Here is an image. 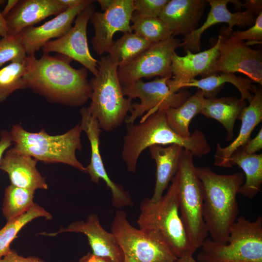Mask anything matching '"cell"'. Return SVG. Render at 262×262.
<instances>
[{"label":"cell","instance_id":"1","mask_svg":"<svg viewBox=\"0 0 262 262\" xmlns=\"http://www.w3.org/2000/svg\"><path fill=\"white\" fill-rule=\"evenodd\" d=\"M72 60L56 53H43L41 58L27 56L23 76L27 88L51 103L81 106L90 98L92 88L87 80L88 70L73 67Z\"/></svg>","mask_w":262,"mask_h":262},{"label":"cell","instance_id":"2","mask_svg":"<svg viewBox=\"0 0 262 262\" xmlns=\"http://www.w3.org/2000/svg\"><path fill=\"white\" fill-rule=\"evenodd\" d=\"M203 191V217L211 239L227 243L230 229L239 213L237 195L245 181L241 172L221 175L209 167H196Z\"/></svg>","mask_w":262,"mask_h":262},{"label":"cell","instance_id":"3","mask_svg":"<svg viewBox=\"0 0 262 262\" xmlns=\"http://www.w3.org/2000/svg\"><path fill=\"white\" fill-rule=\"evenodd\" d=\"M172 144L179 145L199 157L207 155L211 150L202 132L196 130L188 137L180 136L168 125L164 110L159 109L147 116L143 117L138 124H127L122 158L128 170L134 173L139 156L146 148L155 145Z\"/></svg>","mask_w":262,"mask_h":262},{"label":"cell","instance_id":"4","mask_svg":"<svg viewBox=\"0 0 262 262\" xmlns=\"http://www.w3.org/2000/svg\"><path fill=\"white\" fill-rule=\"evenodd\" d=\"M118 65L107 55L98 61V73L90 81V114L106 131L120 126L132 109V99L125 97L119 81Z\"/></svg>","mask_w":262,"mask_h":262},{"label":"cell","instance_id":"5","mask_svg":"<svg viewBox=\"0 0 262 262\" xmlns=\"http://www.w3.org/2000/svg\"><path fill=\"white\" fill-rule=\"evenodd\" d=\"M13 148L37 161L46 164L63 163L86 172V168L78 160L77 150H81L80 124L62 134L51 135L45 129L36 132L25 130L19 124L14 125L9 131Z\"/></svg>","mask_w":262,"mask_h":262},{"label":"cell","instance_id":"6","mask_svg":"<svg viewBox=\"0 0 262 262\" xmlns=\"http://www.w3.org/2000/svg\"><path fill=\"white\" fill-rule=\"evenodd\" d=\"M200 247L197 262H262V217L252 221L238 216L226 244L207 238Z\"/></svg>","mask_w":262,"mask_h":262},{"label":"cell","instance_id":"7","mask_svg":"<svg viewBox=\"0 0 262 262\" xmlns=\"http://www.w3.org/2000/svg\"><path fill=\"white\" fill-rule=\"evenodd\" d=\"M140 211L137 220L139 228L159 231L177 258L184 254L195 253L179 214L175 176L167 193L156 202L145 198L140 204Z\"/></svg>","mask_w":262,"mask_h":262},{"label":"cell","instance_id":"8","mask_svg":"<svg viewBox=\"0 0 262 262\" xmlns=\"http://www.w3.org/2000/svg\"><path fill=\"white\" fill-rule=\"evenodd\" d=\"M193 154L183 149L175 176L180 216L190 244L196 251L209 235L203 217V191Z\"/></svg>","mask_w":262,"mask_h":262},{"label":"cell","instance_id":"9","mask_svg":"<svg viewBox=\"0 0 262 262\" xmlns=\"http://www.w3.org/2000/svg\"><path fill=\"white\" fill-rule=\"evenodd\" d=\"M124 255V262H175L178 258L158 231L133 227L125 212L118 210L111 225Z\"/></svg>","mask_w":262,"mask_h":262},{"label":"cell","instance_id":"10","mask_svg":"<svg viewBox=\"0 0 262 262\" xmlns=\"http://www.w3.org/2000/svg\"><path fill=\"white\" fill-rule=\"evenodd\" d=\"M227 27L221 29L217 40L219 55L213 75L240 73L253 82L262 84V52L251 48L244 41L235 39Z\"/></svg>","mask_w":262,"mask_h":262},{"label":"cell","instance_id":"11","mask_svg":"<svg viewBox=\"0 0 262 262\" xmlns=\"http://www.w3.org/2000/svg\"><path fill=\"white\" fill-rule=\"evenodd\" d=\"M170 78L157 77L148 82L140 80L122 85L125 96L131 99L139 98L140 100L139 103L132 104L131 115L125 120L127 124L134 123L138 117L153 109L177 108L190 97L191 93L186 90L171 92L167 84Z\"/></svg>","mask_w":262,"mask_h":262},{"label":"cell","instance_id":"12","mask_svg":"<svg viewBox=\"0 0 262 262\" xmlns=\"http://www.w3.org/2000/svg\"><path fill=\"white\" fill-rule=\"evenodd\" d=\"M181 43L179 39L172 35L152 44L131 62L118 67V76L122 85L143 78H171V57L175 50L180 47Z\"/></svg>","mask_w":262,"mask_h":262},{"label":"cell","instance_id":"13","mask_svg":"<svg viewBox=\"0 0 262 262\" xmlns=\"http://www.w3.org/2000/svg\"><path fill=\"white\" fill-rule=\"evenodd\" d=\"M93 4L86 7L76 16L74 25L65 34L52 39L42 48L43 53L56 52L67 56L82 64L93 75L98 73V61L91 55L88 46L87 28L94 13Z\"/></svg>","mask_w":262,"mask_h":262},{"label":"cell","instance_id":"14","mask_svg":"<svg viewBox=\"0 0 262 262\" xmlns=\"http://www.w3.org/2000/svg\"><path fill=\"white\" fill-rule=\"evenodd\" d=\"M134 0H114L103 12L95 11L90 21L94 26L95 35L91 43L99 56L107 52L113 44L114 34L117 32H132L131 22L134 11Z\"/></svg>","mask_w":262,"mask_h":262},{"label":"cell","instance_id":"15","mask_svg":"<svg viewBox=\"0 0 262 262\" xmlns=\"http://www.w3.org/2000/svg\"><path fill=\"white\" fill-rule=\"evenodd\" d=\"M80 113V125L82 131L85 132L91 147L90 162L86 168L91 181L98 183L100 179L105 181L112 193V203L115 207L119 209L130 206L132 204V200L129 193L122 186L114 182L110 179L105 168L99 150L101 130L98 120L90 114L87 107H82Z\"/></svg>","mask_w":262,"mask_h":262},{"label":"cell","instance_id":"16","mask_svg":"<svg viewBox=\"0 0 262 262\" xmlns=\"http://www.w3.org/2000/svg\"><path fill=\"white\" fill-rule=\"evenodd\" d=\"M219 43L217 40L208 49L196 53L186 50V54L179 56L174 52L171 57L172 77L167 84L172 93L180 91V86L198 76L202 78L213 75V69L218 58Z\"/></svg>","mask_w":262,"mask_h":262},{"label":"cell","instance_id":"17","mask_svg":"<svg viewBox=\"0 0 262 262\" xmlns=\"http://www.w3.org/2000/svg\"><path fill=\"white\" fill-rule=\"evenodd\" d=\"M210 5V10L204 23L188 35L184 36L180 47L184 51L190 50L196 53L200 50L201 37L207 29L220 23H226L227 28L232 31L234 26L246 27L252 26L255 21V15L249 10L231 13L227 8L229 3H233L236 8H240L241 3L234 0H207Z\"/></svg>","mask_w":262,"mask_h":262},{"label":"cell","instance_id":"18","mask_svg":"<svg viewBox=\"0 0 262 262\" xmlns=\"http://www.w3.org/2000/svg\"><path fill=\"white\" fill-rule=\"evenodd\" d=\"M94 1L83 0L79 5L68 8L40 26L24 29L19 34L27 56H34L35 52L42 49L46 43L65 34L72 28L78 15Z\"/></svg>","mask_w":262,"mask_h":262},{"label":"cell","instance_id":"19","mask_svg":"<svg viewBox=\"0 0 262 262\" xmlns=\"http://www.w3.org/2000/svg\"><path fill=\"white\" fill-rule=\"evenodd\" d=\"M65 232L84 234L94 255L109 259L114 262H124L123 252L114 235L102 227L96 214H90L85 221L73 222L66 228H61L57 233H42L41 234L55 236Z\"/></svg>","mask_w":262,"mask_h":262},{"label":"cell","instance_id":"20","mask_svg":"<svg viewBox=\"0 0 262 262\" xmlns=\"http://www.w3.org/2000/svg\"><path fill=\"white\" fill-rule=\"evenodd\" d=\"M68 8L58 0H18L5 17L9 35H17L25 28L51 16H57Z\"/></svg>","mask_w":262,"mask_h":262},{"label":"cell","instance_id":"21","mask_svg":"<svg viewBox=\"0 0 262 262\" xmlns=\"http://www.w3.org/2000/svg\"><path fill=\"white\" fill-rule=\"evenodd\" d=\"M207 0H169L159 16L173 36L188 35L196 30Z\"/></svg>","mask_w":262,"mask_h":262},{"label":"cell","instance_id":"22","mask_svg":"<svg viewBox=\"0 0 262 262\" xmlns=\"http://www.w3.org/2000/svg\"><path fill=\"white\" fill-rule=\"evenodd\" d=\"M37 161L13 147L7 149L0 162V169L8 175L12 185L35 191L47 189L45 179L36 167Z\"/></svg>","mask_w":262,"mask_h":262},{"label":"cell","instance_id":"23","mask_svg":"<svg viewBox=\"0 0 262 262\" xmlns=\"http://www.w3.org/2000/svg\"><path fill=\"white\" fill-rule=\"evenodd\" d=\"M251 91L253 97L248 106H246L238 119L241 120V125L238 135L226 147H221L217 144L214 154V164L216 166L228 167V161L232 153L243 146L250 139L254 129L262 120V91L261 88L252 85Z\"/></svg>","mask_w":262,"mask_h":262},{"label":"cell","instance_id":"24","mask_svg":"<svg viewBox=\"0 0 262 262\" xmlns=\"http://www.w3.org/2000/svg\"><path fill=\"white\" fill-rule=\"evenodd\" d=\"M148 148L151 158L156 164L155 185L153 195L150 198L151 201L156 202L163 196L169 182L176 174L184 148L175 144L166 147L155 145Z\"/></svg>","mask_w":262,"mask_h":262},{"label":"cell","instance_id":"25","mask_svg":"<svg viewBox=\"0 0 262 262\" xmlns=\"http://www.w3.org/2000/svg\"><path fill=\"white\" fill-rule=\"evenodd\" d=\"M246 106V100L235 97L205 98L200 114L207 118H213L222 124L227 132L226 141H230L234 135L235 121Z\"/></svg>","mask_w":262,"mask_h":262},{"label":"cell","instance_id":"26","mask_svg":"<svg viewBox=\"0 0 262 262\" xmlns=\"http://www.w3.org/2000/svg\"><path fill=\"white\" fill-rule=\"evenodd\" d=\"M227 82L230 83L237 88L241 99L247 100L249 103L251 101L253 97V94L250 92L253 81L248 78L237 76L232 73L222 72L199 80L194 79L181 84L179 90L186 87H196L203 92L205 98H213Z\"/></svg>","mask_w":262,"mask_h":262},{"label":"cell","instance_id":"27","mask_svg":"<svg viewBox=\"0 0 262 262\" xmlns=\"http://www.w3.org/2000/svg\"><path fill=\"white\" fill-rule=\"evenodd\" d=\"M237 165L244 172L245 181L238 193L249 199L253 198L261 191L262 184V154H248L239 148L228 161V167Z\"/></svg>","mask_w":262,"mask_h":262},{"label":"cell","instance_id":"28","mask_svg":"<svg viewBox=\"0 0 262 262\" xmlns=\"http://www.w3.org/2000/svg\"><path fill=\"white\" fill-rule=\"evenodd\" d=\"M204 99L203 92L198 89L180 106L164 110L170 128L181 137H189L191 135L189 129L190 122L197 114L200 113Z\"/></svg>","mask_w":262,"mask_h":262},{"label":"cell","instance_id":"29","mask_svg":"<svg viewBox=\"0 0 262 262\" xmlns=\"http://www.w3.org/2000/svg\"><path fill=\"white\" fill-rule=\"evenodd\" d=\"M152 44L135 33H125L114 41L107 52L120 67L136 58Z\"/></svg>","mask_w":262,"mask_h":262},{"label":"cell","instance_id":"30","mask_svg":"<svg viewBox=\"0 0 262 262\" xmlns=\"http://www.w3.org/2000/svg\"><path fill=\"white\" fill-rule=\"evenodd\" d=\"M39 217L51 219L52 216L43 208L35 203L26 213L7 222L4 227L0 229V258L11 252L10 245L17 237L19 231L28 223Z\"/></svg>","mask_w":262,"mask_h":262},{"label":"cell","instance_id":"31","mask_svg":"<svg viewBox=\"0 0 262 262\" xmlns=\"http://www.w3.org/2000/svg\"><path fill=\"white\" fill-rule=\"evenodd\" d=\"M34 191L12 184L5 188L2 211L7 222L18 217L33 206Z\"/></svg>","mask_w":262,"mask_h":262},{"label":"cell","instance_id":"32","mask_svg":"<svg viewBox=\"0 0 262 262\" xmlns=\"http://www.w3.org/2000/svg\"><path fill=\"white\" fill-rule=\"evenodd\" d=\"M27 60L12 62L0 69V102L15 91L27 88L23 79Z\"/></svg>","mask_w":262,"mask_h":262},{"label":"cell","instance_id":"33","mask_svg":"<svg viewBox=\"0 0 262 262\" xmlns=\"http://www.w3.org/2000/svg\"><path fill=\"white\" fill-rule=\"evenodd\" d=\"M131 21L134 33L151 43L159 42L172 36L166 25L159 17H142L133 13Z\"/></svg>","mask_w":262,"mask_h":262},{"label":"cell","instance_id":"34","mask_svg":"<svg viewBox=\"0 0 262 262\" xmlns=\"http://www.w3.org/2000/svg\"><path fill=\"white\" fill-rule=\"evenodd\" d=\"M27 58L20 34L0 39V66L8 62L24 61Z\"/></svg>","mask_w":262,"mask_h":262},{"label":"cell","instance_id":"35","mask_svg":"<svg viewBox=\"0 0 262 262\" xmlns=\"http://www.w3.org/2000/svg\"><path fill=\"white\" fill-rule=\"evenodd\" d=\"M169 0H134L133 14L142 17H159Z\"/></svg>","mask_w":262,"mask_h":262},{"label":"cell","instance_id":"36","mask_svg":"<svg viewBox=\"0 0 262 262\" xmlns=\"http://www.w3.org/2000/svg\"><path fill=\"white\" fill-rule=\"evenodd\" d=\"M231 35L238 41L248 40L254 41L262 40V12L256 17L254 24L248 30L231 32Z\"/></svg>","mask_w":262,"mask_h":262},{"label":"cell","instance_id":"37","mask_svg":"<svg viewBox=\"0 0 262 262\" xmlns=\"http://www.w3.org/2000/svg\"><path fill=\"white\" fill-rule=\"evenodd\" d=\"M262 148V129L261 128L256 136L249 139L245 145L240 147L241 150L248 154H255Z\"/></svg>","mask_w":262,"mask_h":262},{"label":"cell","instance_id":"38","mask_svg":"<svg viewBox=\"0 0 262 262\" xmlns=\"http://www.w3.org/2000/svg\"><path fill=\"white\" fill-rule=\"evenodd\" d=\"M0 262H45L41 259L34 257L30 256L24 257L18 255L17 252L12 250L7 255L0 258Z\"/></svg>","mask_w":262,"mask_h":262},{"label":"cell","instance_id":"39","mask_svg":"<svg viewBox=\"0 0 262 262\" xmlns=\"http://www.w3.org/2000/svg\"><path fill=\"white\" fill-rule=\"evenodd\" d=\"M13 143L9 131L2 130L0 132V162L5 152Z\"/></svg>","mask_w":262,"mask_h":262},{"label":"cell","instance_id":"40","mask_svg":"<svg viewBox=\"0 0 262 262\" xmlns=\"http://www.w3.org/2000/svg\"><path fill=\"white\" fill-rule=\"evenodd\" d=\"M241 7H245L250 10L257 16L262 12V0H245L244 4H242Z\"/></svg>","mask_w":262,"mask_h":262},{"label":"cell","instance_id":"41","mask_svg":"<svg viewBox=\"0 0 262 262\" xmlns=\"http://www.w3.org/2000/svg\"><path fill=\"white\" fill-rule=\"evenodd\" d=\"M78 262H114L113 261L103 257L94 255L92 252H89L82 256Z\"/></svg>","mask_w":262,"mask_h":262},{"label":"cell","instance_id":"42","mask_svg":"<svg viewBox=\"0 0 262 262\" xmlns=\"http://www.w3.org/2000/svg\"><path fill=\"white\" fill-rule=\"evenodd\" d=\"M5 2V0H0V5L4 3ZM8 35L9 33L6 21L0 11V36L3 38Z\"/></svg>","mask_w":262,"mask_h":262},{"label":"cell","instance_id":"43","mask_svg":"<svg viewBox=\"0 0 262 262\" xmlns=\"http://www.w3.org/2000/svg\"><path fill=\"white\" fill-rule=\"evenodd\" d=\"M18 0H7L6 6L1 12V14L3 17H5L13 9L17 3Z\"/></svg>","mask_w":262,"mask_h":262},{"label":"cell","instance_id":"44","mask_svg":"<svg viewBox=\"0 0 262 262\" xmlns=\"http://www.w3.org/2000/svg\"><path fill=\"white\" fill-rule=\"evenodd\" d=\"M58 1L61 4L69 8L79 5L83 2V0H58Z\"/></svg>","mask_w":262,"mask_h":262},{"label":"cell","instance_id":"45","mask_svg":"<svg viewBox=\"0 0 262 262\" xmlns=\"http://www.w3.org/2000/svg\"><path fill=\"white\" fill-rule=\"evenodd\" d=\"M193 254L191 253H186L183 254L180 257L178 258L175 262H197L193 256Z\"/></svg>","mask_w":262,"mask_h":262},{"label":"cell","instance_id":"46","mask_svg":"<svg viewBox=\"0 0 262 262\" xmlns=\"http://www.w3.org/2000/svg\"><path fill=\"white\" fill-rule=\"evenodd\" d=\"M114 0H98L97 1L99 4L102 11H105L108 9L113 3Z\"/></svg>","mask_w":262,"mask_h":262}]
</instances>
